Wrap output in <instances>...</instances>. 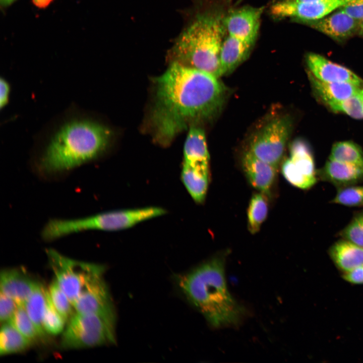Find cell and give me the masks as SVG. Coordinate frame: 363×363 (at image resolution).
Returning <instances> with one entry per match:
<instances>
[{
  "label": "cell",
  "instance_id": "cell-33",
  "mask_svg": "<svg viewBox=\"0 0 363 363\" xmlns=\"http://www.w3.org/2000/svg\"><path fill=\"white\" fill-rule=\"evenodd\" d=\"M18 305L11 297L0 293V320L2 323H7L13 317Z\"/></svg>",
  "mask_w": 363,
  "mask_h": 363
},
{
  "label": "cell",
  "instance_id": "cell-5",
  "mask_svg": "<svg viewBox=\"0 0 363 363\" xmlns=\"http://www.w3.org/2000/svg\"><path fill=\"white\" fill-rule=\"evenodd\" d=\"M165 209L151 206L105 212L76 219H52L43 228L42 237L51 240L86 230L117 231L164 215Z\"/></svg>",
  "mask_w": 363,
  "mask_h": 363
},
{
  "label": "cell",
  "instance_id": "cell-12",
  "mask_svg": "<svg viewBox=\"0 0 363 363\" xmlns=\"http://www.w3.org/2000/svg\"><path fill=\"white\" fill-rule=\"evenodd\" d=\"M263 10L264 7L244 6L230 11L225 18L228 35L254 45Z\"/></svg>",
  "mask_w": 363,
  "mask_h": 363
},
{
  "label": "cell",
  "instance_id": "cell-20",
  "mask_svg": "<svg viewBox=\"0 0 363 363\" xmlns=\"http://www.w3.org/2000/svg\"><path fill=\"white\" fill-rule=\"evenodd\" d=\"M309 73V78L315 93L327 105L343 101L362 88L348 83L322 81Z\"/></svg>",
  "mask_w": 363,
  "mask_h": 363
},
{
  "label": "cell",
  "instance_id": "cell-8",
  "mask_svg": "<svg viewBox=\"0 0 363 363\" xmlns=\"http://www.w3.org/2000/svg\"><path fill=\"white\" fill-rule=\"evenodd\" d=\"M292 125V120L287 115L273 119L255 137L249 151L258 158L278 168Z\"/></svg>",
  "mask_w": 363,
  "mask_h": 363
},
{
  "label": "cell",
  "instance_id": "cell-28",
  "mask_svg": "<svg viewBox=\"0 0 363 363\" xmlns=\"http://www.w3.org/2000/svg\"><path fill=\"white\" fill-rule=\"evenodd\" d=\"M328 106L334 111L345 113L354 118H363V88L349 98Z\"/></svg>",
  "mask_w": 363,
  "mask_h": 363
},
{
  "label": "cell",
  "instance_id": "cell-26",
  "mask_svg": "<svg viewBox=\"0 0 363 363\" xmlns=\"http://www.w3.org/2000/svg\"><path fill=\"white\" fill-rule=\"evenodd\" d=\"M329 159L363 167V151L353 142H339L333 146Z\"/></svg>",
  "mask_w": 363,
  "mask_h": 363
},
{
  "label": "cell",
  "instance_id": "cell-34",
  "mask_svg": "<svg viewBox=\"0 0 363 363\" xmlns=\"http://www.w3.org/2000/svg\"><path fill=\"white\" fill-rule=\"evenodd\" d=\"M12 86L10 82L4 77L0 78V109H4L9 104Z\"/></svg>",
  "mask_w": 363,
  "mask_h": 363
},
{
  "label": "cell",
  "instance_id": "cell-23",
  "mask_svg": "<svg viewBox=\"0 0 363 363\" xmlns=\"http://www.w3.org/2000/svg\"><path fill=\"white\" fill-rule=\"evenodd\" d=\"M46 290L40 283L26 301L24 308L39 337H43L45 331L43 325V317L46 306Z\"/></svg>",
  "mask_w": 363,
  "mask_h": 363
},
{
  "label": "cell",
  "instance_id": "cell-19",
  "mask_svg": "<svg viewBox=\"0 0 363 363\" xmlns=\"http://www.w3.org/2000/svg\"><path fill=\"white\" fill-rule=\"evenodd\" d=\"M253 45L228 35L222 43L220 59L222 76L233 71L249 56Z\"/></svg>",
  "mask_w": 363,
  "mask_h": 363
},
{
  "label": "cell",
  "instance_id": "cell-6",
  "mask_svg": "<svg viewBox=\"0 0 363 363\" xmlns=\"http://www.w3.org/2000/svg\"><path fill=\"white\" fill-rule=\"evenodd\" d=\"M114 328L97 316L77 312L69 320L61 346L77 349L115 343Z\"/></svg>",
  "mask_w": 363,
  "mask_h": 363
},
{
  "label": "cell",
  "instance_id": "cell-1",
  "mask_svg": "<svg viewBox=\"0 0 363 363\" xmlns=\"http://www.w3.org/2000/svg\"><path fill=\"white\" fill-rule=\"evenodd\" d=\"M149 126L154 140L169 145L180 133L209 120L219 113L227 95L225 86L209 73L176 63L154 80Z\"/></svg>",
  "mask_w": 363,
  "mask_h": 363
},
{
  "label": "cell",
  "instance_id": "cell-16",
  "mask_svg": "<svg viewBox=\"0 0 363 363\" xmlns=\"http://www.w3.org/2000/svg\"><path fill=\"white\" fill-rule=\"evenodd\" d=\"M38 283L18 269H5L1 272V292L12 298L18 306L24 307Z\"/></svg>",
  "mask_w": 363,
  "mask_h": 363
},
{
  "label": "cell",
  "instance_id": "cell-25",
  "mask_svg": "<svg viewBox=\"0 0 363 363\" xmlns=\"http://www.w3.org/2000/svg\"><path fill=\"white\" fill-rule=\"evenodd\" d=\"M266 194L260 192L252 197L247 211L248 227L252 234L259 231L265 220L268 212V203Z\"/></svg>",
  "mask_w": 363,
  "mask_h": 363
},
{
  "label": "cell",
  "instance_id": "cell-37",
  "mask_svg": "<svg viewBox=\"0 0 363 363\" xmlns=\"http://www.w3.org/2000/svg\"><path fill=\"white\" fill-rule=\"evenodd\" d=\"M54 0H32L33 4L37 8L45 9Z\"/></svg>",
  "mask_w": 363,
  "mask_h": 363
},
{
  "label": "cell",
  "instance_id": "cell-11",
  "mask_svg": "<svg viewBox=\"0 0 363 363\" xmlns=\"http://www.w3.org/2000/svg\"><path fill=\"white\" fill-rule=\"evenodd\" d=\"M102 275L88 282L73 307L77 313L97 316L115 327V312Z\"/></svg>",
  "mask_w": 363,
  "mask_h": 363
},
{
  "label": "cell",
  "instance_id": "cell-36",
  "mask_svg": "<svg viewBox=\"0 0 363 363\" xmlns=\"http://www.w3.org/2000/svg\"><path fill=\"white\" fill-rule=\"evenodd\" d=\"M343 278L347 282L352 284H363V265L344 272Z\"/></svg>",
  "mask_w": 363,
  "mask_h": 363
},
{
  "label": "cell",
  "instance_id": "cell-24",
  "mask_svg": "<svg viewBox=\"0 0 363 363\" xmlns=\"http://www.w3.org/2000/svg\"><path fill=\"white\" fill-rule=\"evenodd\" d=\"M32 342L9 323L2 326L0 333L1 355L25 350Z\"/></svg>",
  "mask_w": 363,
  "mask_h": 363
},
{
  "label": "cell",
  "instance_id": "cell-18",
  "mask_svg": "<svg viewBox=\"0 0 363 363\" xmlns=\"http://www.w3.org/2000/svg\"><path fill=\"white\" fill-rule=\"evenodd\" d=\"M182 183L193 200L197 204L205 200L210 182L209 165L182 164Z\"/></svg>",
  "mask_w": 363,
  "mask_h": 363
},
{
  "label": "cell",
  "instance_id": "cell-10",
  "mask_svg": "<svg viewBox=\"0 0 363 363\" xmlns=\"http://www.w3.org/2000/svg\"><path fill=\"white\" fill-rule=\"evenodd\" d=\"M355 0H321L294 2L278 0L270 8L271 15L277 19L289 18L305 24L321 19Z\"/></svg>",
  "mask_w": 363,
  "mask_h": 363
},
{
  "label": "cell",
  "instance_id": "cell-29",
  "mask_svg": "<svg viewBox=\"0 0 363 363\" xmlns=\"http://www.w3.org/2000/svg\"><path fill=\"white\" fill-rule=\"evenodd\" d=\"M332 202L349 207L363 206V186L354 185L339 188Z\"/></svg>",
  "mask_w": 363,
  "mask_h": 363
},
{
  "label": "cell",
  "instance_id": "cell-40",
  "mask_svg": "<svg viewBox=\"0 0 363 363\" xmlns=\"http://www.w3.org/2000/svg\"><path fill=\"white\" fill-rule=\"evenodd\" d=\"M287 1H290V2H316V1H319L321 0H285Z\"/></svg>",
  "mask_w": 363,
  "mask_h": 363
},
{
  "label": "cell",
  "instance_id": "cell-38",
  "mask_svg": "<svg viewBox=\"0 0 363 363\" xmlns=\"http://www.w3.org/2000/svg\"><path fill=\"white\" fill-rule=\"evenodd\" d=\"M16 0H0L1 6L4 7H6L12 3H13Z\"/></svg>",
  "mask_w": 363,
  "mask_h": 363
},
{
  "label": "cell",
  "instance_id": "cell-35",
  "mask_svg": "<svg viewBox=\"0 0 363 363\" xmlns=\"http://www.w3.org/2000/svg\"><path fill=\"white\" fill-rule=\"evenodd\" d=\"M341 8L348 15L358 21L363 18V0H355Z\"/></svg>",
  "mask_w": 363,
  "mask_h": 363
},
{
  "label": "cell",
  "instance_id": "cell-27",
  "mask_svg": "<svg viewBox=\"0 0 363 363\" xmlns=\"http://www.w3.org/2000/svg\"><path fill=\"white\" fill-rule=\"evenodd\" d=\"M66 321L54 306L48 290L46 291V306L43 317V325L45 332L57 335L63 331Z\"/></svg>",
  "mask_w": 363,
  "mask_h": 363
},
{
  "label": "cell",
  "instance_id": "cell-39",
  "mask_svg": "<svg viewBox=\"0 0 363 363\" xmlns=\"http://www.w3.org/2000/svg\"><path fill=\"white\" fill-rule=\"evenodd\" d=\"M357 32L360 35L363 36V18L359 21Z\"/></svg>",
  "mask_w": 363,
  "mask_h": 363
},
{
  "label": "cell",
  "instance_id": "cell-31",
  "mask_svg": "<svg viewBox=\"0 0 363 363\" xmlns=\"http://www.w3.org/2000/svg\"><path fill=\"white\" fill-rule=\"evenodd\" d=\"M48 292L56 309L66 321H68L73 315V305L56 279L50 284Z\"/></svg>",
  "mask_w": 363,
  "mask_h": 363
},
{
  "label": "cell",
  "instance_id": "cell-30",
  "mask_svg": "<svg viewBox=\"0 0 363 363\" xmlns=\"http://www.w3.org/2000/svg\"><path fill=\"white\" fill-rule=\"evenodd\" d=\"M7 323L12 325L25 337L32 341L37 337H39L24 307L18 306L14 315Z\"/></svg>",
  "mask_w": 363,
  "mask_h": 363
},
{
  "label": "cell",
  "instance_id": "cell-9",
  "mask_svg": "<svg viewBox=\"0 0 363 363\" xmlns=\"http://www.w3.org/2000/svg\"><path fill=\"white\" fill-rule=\"evenodd\" d=\"M282 173L291 185L301 189H308L317 181V173L309 146L301 139L292 142L289 156L283 162Z\"/></svg>",
  "mask_w": 363,
  "mask_h": 363
},
{
  "label": "cell",
  "instance_id": "cell-13",
  "mask_svg": "<svg viewBox=\"0 0 363 363\" xmlns=\"http://www.w3.org/2000/svg\"><path fill=\"white\" fill-rule=\"evenodd\" d=\"M306 57L309 72L317 79L326 82L348 83L363 87V80L348 68L316 53H309Z\"/></svg>",
  "mask_w": 363,
  "mask_h": 363
},
{
  "label": "cell",
  "instance_id": "cell-7",
  "mask_svg": "<svg viewBox=\"0 0 363 363\" xmlns=\"http://www.w3.org/2000/svg\"><path fill=\"white\" fill-rule=\"evenodd\" d=\"M46 254L55 279L73 306L88 282L105 270L104 266L73 260L52 249Z\"/></svg>",
  "mask_w": 363,
  "mask_h": 363
},
{
  "label": "cell",
  "instance_id": "cell-14",
  "mask_svg": "<svg viewBox=\"0 0 363 363\" xmlns=\"http://www.w3.org/2000/svg\"><path fill=\"white\" fill-rule=\"evenodd\" d=\"M359 21L341 8L326 16L305 23L338 42H343L357 32Z\"/></svg>",
  "mask_w": 363,
  "mask_h": 363
},
{
  "label": "cell",
  "instance_id": "cell-32",
  "mask_svg": "<svg viewBox=\"0 0 363 363\" xmlns=\"http://www.w3.org/2000/svg\"><path fill=\"white\" fill-rule=\"evenodd\" d=\"M344 239L363 247V213L357 215L342 230Z\"/></svg>",
  "mask_w": 363,
  "mask_h": 363
},
{
  "label": "cell",
  "instance_id": "cell-3",
  "mask_svg": "<svg viewBox=\"0 0 363 363\" xmlns=\"http://www.w3.org/2000/svg\"><path fill=\"white\" fill-rule=\"evenodd\" d=\"M197 0L168 52L169 63L222 76L220 54L226 32L225 15L214 6Z\"/></svg>",
  "mask_w": 363,
  "mask_h": 363
},
{
  "label": "cell",
  "instance_id": "cell-4",
  "mask_svg": "<svg viewBox=\"0 0 363 363\" xmlns=\"http://www.w3.org/2000/svg\"><path fill=\"white\" fill-rule=\"evenodd\" d=\"M189 300L214 327L237 326L246 309L229 293L225 277V258L216 256L178 278Z\"/></svg>",
  "mask_w": 363,
  "mask_h": 363
},
{
  "label": "cell",
  "instance_id": "cell-22",
  "mask_svg": "<svg viewBox=\"0 0 363 363\" xmlns=\"http://www.w3.org/2000/svg\"><path fill=\"white\" fill-rule=\"evenodd\" d=\"M329 255L343 273L363 265V247L345 239L335 242L330 248Z\"/></svg>",
  "mask_w": 363,
  "mask_h": 363
},
{
  "label": "cell",
  "instance_id": "cell-2",
  "mask_svg": "<svg viewBox=\"0 0 363 363\" xmlns=\"http://www.w3.org/2000/svg\"><path fill=\"white\" fill-rule=\"evenodd\" d=\"M113 137V130L93 111L72 103L36 135V166L42 173L69 171L103 156Z\"/></svg>",
  "mask_w": 363,
  "mask_h": 363
},
{
  "label": "cell",
  "instance_id": "cell-17",
  "mask_svg": "<svg viewBox=\"0 0 363 363\" xmlns=\"http://www.w3.org/2000/svg\"><path fill=\"white\" fill-rule=\"evenodd\" d=\"M324 180L342 188L363 179V167L329 159L317 173Z\"/></svg>",
  "mask_w": 363,
  "mask_h": 363
},
{
  "label": "cell",
  "instance_id": "cell-15",
  "mask_svg": "<svg viewBox=\"0 0 363 363\" xmlns=\"http://www.w3.org/2000/svg\"><path fill=\"white\" fill-rule=\"evenodd\" d=\"M242 166L251 185L260 192L269 195L278 168L258 158L249 151L243 155Z\"/></svg>",
  "mask_w": 363,
  "mask_h": 363
},
{
  "label": "cell",
  "instance_id": "cell-21",
  "mask_svg": "<svg viewBox=\"0 0 363 363\" xmlns=\"http://www.w3.org/2000/svg\"><path fill=\"white\" fill-rule=\"evenodd\" d=\"M183 164L209 165L210 155L204 130L199 127H191L184 147Z\"/></svg>",
  "mask_w": 363,
  "mask_h": 363
}]
</instances>
